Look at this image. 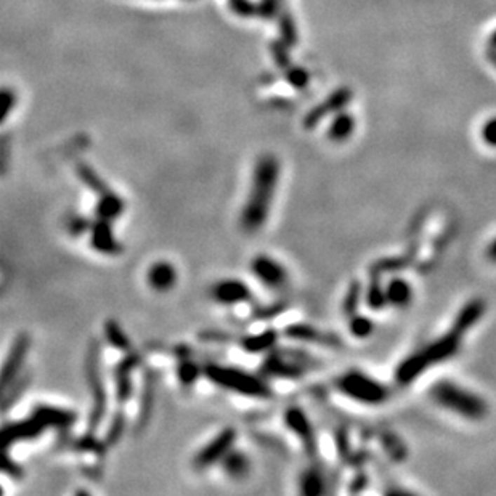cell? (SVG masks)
I'll return each mask as SVG.
<instances>
[{"instance_id": "obj_26", "label": "cell", "mask_w": 496, "mask_h": 496, "mask_svg": "<svg viewBox=\"0 0 496 496\" xmlns=\"http://www.w3.org/2000/svg\"><path fill=\"white\" fill-rule=\"evenodd\" d=\"M127 431V416L124 413V408L119 406L118 410L114 411L113 417H111L107 434H105V447H114L121 442V438L124 437V434Z\"/></svg>"}, {"instance_id": "obj_9", "label": "cell", "mask_w": 496, "mask_h": 496, "mask_svg": "<svg viewBox=\"0 0 496 496\" xmlns=\"http://www.w3.org/2000/svg\"><path fill=\"white\" fill-rule=\"evenodd\" d=\"M283 424L295 438H299L307 456L315 458L319 453V443H316V434L309 415L300 406L289 405L283 411Z\"/></svg>"}, {"instance_id": "obj_37", "label": "cell", "mask_w": 496, "mask_h": 496, "mask_svg": "<svg viewBox=\"0 0 496 496\" xmlns=\"http://www.w3.org/2000/svg\"><path fill=\"white\" fill-rule=\"evenodd\" d=\"M483 142L488 143L490 147H496V118L485 122L482 129Z\"/></svg>"}, {"instance_id": "obj_35", "label": "cell", "mask_w": 496, "mask_h": 496, "mask_svg": "<svg viewBox=\"0 0 496 496\" xmlns=\"http://www.w3.org/2000/svg\"><path fill=\"white\" fill-rule=\"evenodd\" d=\"M286 307H288L286 302H275V304H270V305H257V307L254 309L253 315H254V319H257V320H270V319H275V316L283 314V311L286 310Z\"/></svg>"}, {"instance_id": "obj_3", "label": "cell", "mask_w": 496, "mask_h": 496, "mask_svg": "<svg viewBox=\"0 0 496 496\" xmlns=\"http://www.w3.org/2000/svg\"><path fill=\"white\" fill-rule=\"evenodd\" d=\"M204 377L210 384L220 387L227 392L241 395V397L253 400H272L275 397L273 389L267 379L262 375H255L243 370L239 366L222 365V363H206Z\"/></svg>"}, {"instance_id": "obj_10", "label": "cell", "mask_w": 496, "mask_h": 496, "mask_svg": "<svg viewBox=\"0 0 496 496\" xmlns=\"http://www.w3.org/2000/svg\"><path fill=\"white\" fill-rule=\"evenodd\" d=\"M250 273L262 286L270 291H281L288 286L289 273L280 260L269 254H257L250 260Z\"/></svg>"}, {"instance_id": "obj_14", "label": "cell", "mask_w": 496, "mask_h": 496, "mask_svg": "<svg viewBox=\"0 0 496 496\" xmlns=\"http://www.w3.org/2000/svg\"><path fill=\"white\" fill-rule=\"evenodd\" d=\"M31 336L27 333H18L13 339L7 358L4 361L2 368V389L12 384L16 377L23 375V368L27 360V355L31 352Z\"/></svg>"}, {"instance_id": "obj_32", "label": "cell", "mask_w": 496, "mask_h": 496, "mask_svg": "<svg viewBox=\"0 0 496 496\" xmlns=\"http://www.w3.org/2000/svg\"><path fill=\"white\" fill-rule=\"evenodd\" d=\"M360 299H361V286L358 283H352L349 286L347 293H345V297H344V302H342L344 314L347 316L355 315L356 310H358Z\"/></svg>"}, {"instance_id": "obj_13", "label": "cell", "mask_w": 496, "mask_h": 496, "mask_svg": "<svg viewBox=\"0 0 496 496\" xmlns=\"http://www.w3.org/2000/svg\"><path fill=\"white\" fill-rule=\"evenodd\" d=\"M142 363L140 355L132 352L126 354L122 358L116 363L113 370L114 377V398L118 402V406L124 408L126 403H129V400L133 395V379L132 375Z\"/></svg>"}, {"instance_id": "obj_27", "label": "cell", "mask_w": 496, "mask_h": 496, "mask_svg": "<svg viewBox=\"0 0 496 496\" xmlns=\"http://www.w3.org/2000/svg\"><path fill=\"white\" fill-rule=\"evenodd\" d=\"M31 384V376L29 375H21L20 377H16L12 384H8L7 387H4V398H2V411L7 413V411L12 408V405H15L18 400L23 397V394L26 392V389L29 387Z\"/></svg>"}, {"instance_id": "obj_19", "label": "cell", "mask_w": 496, "mask_h": 496, "mask_svg": "<svg viewBox=\"0 0 496 496\" xmlns=\"http://www.w3.org/2000/svg\"><path fill=\"white\" fill-rule=\"evenodd\" d=\"M31 413H34L39 420H41L43 424L48 429H58V431H66L76 424L77 421V413L69 408H61V406L55 405H36L32 408Z\"/></svg>"}, {"instance_id": "obj_17", "label": "cell", "mask_w": 496, "mask_h": 496, "mask_svg": "<svg viewBox=\"0 0 496 496\" xmlns=\"http://www.w3.org/2000/svg\"><path fill=\"white\" fill-rule=\"evenodd\" d=\"M178 272L169 260H156L147 270V284L149 289L158 294L170 293L177 286Z\"/></svg>"}, {"instance_id": "obj_16", "label": "cell", "mask_w": 496, "mask_h": 496, "mask_svg": "<svg viewBox=\"0 0 496 496\" xmlns=\"http://www.w3.org/2000/svg\"><path fill=\"white\" fill-rule=\"evenodd\" d=\"M281 334L293 342L316 344L323 345V347H339L341 345V339L336 334L319 330V328L309 325V323H291V325L284 328Z\"/></svg>"}, {"instance_id": "obj_36", "label": "cell", "mask_w": 496, "mask_h": 496, "mask_svg": "<svg viewBox=\"0 0 496 496\" xmlns=\"http://www.w3.org/2000/svg\"><path fill=\"white\" fill-rule=\"evenodd\" d=\"M2 472L5 474V476H8V477H12V478H21V477H23V467H21L18 462L10 458V455L7 453V450H4Z\"/></svg>"}, {"instance_id": "obj_28", "label": "cell", "mask_w": 496, "mask_h": 496, "mask_svg": "<svg viewBox=\"0 0 496 496\" xmlns=\"http://www.w3.org/2000/svg\"><path fill=\"white\" fill-rule=\"evenodd\" d=\"M77 177H79V180L86 185L88 189H91L92 193H95L98 196V194H102L105 192H108L109 187L107 185V182L103 180L102 177H100L97 172H95L91 166L87 164H79L77 166Z\"/></svg>"}, {"instance_id": "obj_18", "label": "cell", "mask_w": 496, "mask_h": 496, "mask_svg": "<svg viewBox=\"0 0 496 496\" xmlns=\"http://www.w3.org/2000/svg\"><path fill=\"white\" fill-rule=\"evenodd\" d=\"M156 386H158V376L153 371H147L143 376V386L140 394V403H138V415L135 421V432H143L152 421L154 403H156Z\"/></svg>"}, {"instance_id": "obj_5", "label": "cell", "mask_w": 496, "mask_h": 496, "mask_svg": "<svg viewBox=\"0 0 496 496\" xmlns=\"http://www.w3.org/2000/svg\"><path fill=\"white\" fill-rule=\"evenodd\" d=\"M102 349L100 342L93 339L88 344L86 360H83V377H86L88 392H91L92 408L87 416V434L95 436L98 427L107 416L108 410V394L105 386V376L102 373V358H100Z\"/></svg>"}, {"instance_id": "obj_30", "label": "cell", "mask_w": 496, "mask_h": 496, "mask_svg": "<svg viewBox=\"0 0 496 496\" xmlns=\"http://www.w3.org/2000/svg\"><path fill=\"white\" fill-rule=\"evenodd\" d=\"M354 130V119L350 116H339V118L334 121V124L330 129V138L334 142H342L347 140L350 137V133Z\"/></svg>"}, {"instance_id": "obj_11", "label": "cell", "mask_w": 496, "mask_h": 496, "mask_svg": "<svg viewBox=\"0 0 496 496\" xmlns=\"http://www.w3.org/2000/svg\"><path fill=\"white\" fill-rule=\"evenodd\" d=\"M210 299L220 307H236V305L253 302L254 294L246 281L239 278H224L213 284Z\"/></svg>"}, {"instance_id": "obj_1", "label": "cell", "mask_w": 496, "mask_h": 496, "mask_svg": "<svg viewBox=\"0 0 496 496\" xmlns=\"http://www.w3.org/2000/svg\"><path fill=\"white\" fill-rule=\"evenodd\" d=\"M278 180H280V163L275 156L265 154L255 163L249 193L239 214V227L243 232L257 233L267 224L275 199Z\"/></svg>"}, {"instance_id": "obj_7", "label": "cell", "mask_w": 496, "mask_h": 496, "mask_svg": "<svg viewBox=\"0 0 496 496\" xmlns=\"http://www.w3.org/2000/svg\"><path fill=\"white\" fill-rule=\"evenodd\" d=\"M336 389L344 397L366 405L382 403L387 398V389L360 371H349L336 379Z\"/></svg>"}, {"instance_id": "obj_21", "label": "cell", "mask_w": 496, "mask_h": 496, "mask_svg": "<svg viewBox=\"0 0 496 496\" xmlns=\"http://www.w3.org/2000/svg\"><path fill=\"white\" fill-rule=\"evenodd\" d=\"M219 466L222 467V472L228 478H232V481H243V478L249 476L250 469H253V462H250L249 455L236 447L228 451V455L220 461Z\"/></svg>"}, {"instance_id": "obj_23", "label": "cell", "mask_w": 496, "mask_h": 496, "mask_svg": "<svg viewBox=\"0 0 496 496\" xmlns=\"http://www.w3.org/2000/svg\"><path fill=\"white\" fill-rule=\"evenodd\" d=\"M204 376V366L194 361L192 356L182 355L175 365V377L178 386L183 389H192Z\"/></svg>"}, {"instance_id": "obj_6", "label": "cell", "mask_w": 496, "mask_h": 496, "mask_svg": "<svg viewBox=\"0 0 496 496\" xmlns=\"http://www.w3.org/2000/svg\"><path fill=\"white\" fill-rule=\"evenodd\" d=\"M432 398L450 411L467 420H482L487 415V403L478 395L456 386L453 382H440L431 390Z\"/></svg>"}, {"instance_id": "obj_29", "label": "cell", "mask_w": 496, "mask_h": 496, "mask_svg": "<svg viewBox=\"0 0 496 496\" xmlns=\"http://www.w3.org/2000/svg\"><path fill=\"white\" fill-rule=\"evenodd\" d=\"M387 295V302L395 305V307H403L410 302L411 299V289L408 286V283H405L402 280H394L389 283V286L386 289Z\"/></svg>"}, {"instance_id": "obj_8", "label": "cell", "mask_w": 496, "mask_h": 496, "mask_svg": "<svg viewBox=\"0 0 496 496\" xmlns=\"http://www.w3.org/2000/svg\"><path fill=\"white\" fill-rule=\"evenodd\" d=\"M238 432L235 427H224L215 437L209 440L203 448L198 450V453L193 458V467L196 471H206L209 467L220 464V461L228 455V451L236 447Z\"/></svg>"}, {"instance_id": "obj_12", "label": "cell", "mask_w": 496, "mask_h": 496, "mask_svg": "<svg viewBox=\"0 0 496 496\" xmlns=\"http://www.w3.org/2000/svg\"><path fill=\"white\" fill-rule=\"evenodd\" d=\"M47 426L39 420V417L31 413L27 417H23L20 421L5 422L2 427V445L4 450H10L15 447L16 443L29 442V440H36L42 437L47 431Z\"/></svg>"}, {"instance_id": "obj_24", "label": "cell", "mask_w": 496, "mask_h": 496, "mask_svg": "<svg viewBox=\"0 0 496 496\" xmlns=\"http://www.w3.org/2000/svg\"><path fill=\"white\" fill-rule=\"evenodd\" d=\"M103 336L109 347L119 350L122 354H129L133 350L130 337L127 336V333L124 331V328L119 325V321H116L113 319H108L105 321Z\"/></svg>"}, {"instance_id": "obj_31", "label": "cell", "mask_w": 496, "mask_h": 496, "mask_svg": "<svg viewBox=\"0 0 496 496\" xmlns=\"http://www.w3.org/2000/svg\"><path fill=\"white\" fill-rule=\"evenodd\" d=\"M92 222H93L92 219H88V217L81 214L69 215L68 220H66V230H68V233L72 238H79L87 235V233L91 232Z\"/></svg>"}, {"instance_id": "obj_33", "label": "cell", "mask_w": 496, "mask_h": 496, "mask_svg": "<svg viewBox=\"0 0 496 496\" xmlns=\"http://www.w3.org/2000/svg\"><path fill=\"white\" fill-rule=\"evenodd\" d=\"M373 328H375V325H373V321L368 320L366 316L356 315V314L350 316L349 330L352 333V336L358 339H365L373 333Z\"/></svg>"}, {"instance_id": "obj_38", "label": "cell", "mask_w": 496, "mask_h": 496, "mask_svg": "<svg viewBox=\"0 0 496 496\" xmlns=\"http://www.w3.org/2000/svg\"><path fill=\"white\" fill-rule=\"evenodd\" d=\"M487 255H488V257H490V260H493V262H496V239H495V241L492 243V244H490V246H488V250H487Z\"/></svg>"}, {"instance_id": "obj_34", "label": "cell", "mask_w": 496, "mask_h": 496, "mask_svg": "<svg viewBox=\"0 0 496 496\" xmlns=\"http://www.w3.org/2000/svg\"><path fill=\"white\" fill-rule=\"evenodd\" d=\"M366 302L371 309H381L384 304L387 302V295L386 291H382L381 284L377 281V276L373 278V281L370 284L366 291Z\"/></svg>"}, {"instance_id": "obj_25", "label": "cell", "mask_w": 496, "mask_h": 496, "mask_svg": "<svg viewBox=\"0 0 496 496\" xmlns=\"http://www.w3.org/2000/svg\"><path fill=\"white\" fill-rule=\"evenodd\" d=\"M325 476L320 469L316 467H307L302 474L299 476V493L300 495H307V496H315L325 492Z\"/></svg>"}, {"instance_id": "obj_15", "label": "cell", "mask_w": 496, "mask_h": 496, "mask_svg": "<svg viewBox=\"0 0 496 496\" xmlns=\"http://www.w3.org/2000/svg\"><path fill=\"white\" fill-rule=\"evenodd\" d=\"M88 246L100 255L116 257L122 254V244L114 233L113 222L95 217L88 232Z\"/></svg>"}, {"instance_id": "obj_2", "label": "cell", "mask_w": 496, "mask_h": 496, "mask_svg": "<svg viewBox=\"0 0 496 496\" xmlns=\"http://www.w3.org/2000/svg\"><path fill=\"white\" fill-rule=\"evenodd\" d=\"M485 310V305L482 300H472L466 305L464 309L460 311L458 319L455 320L453 330L448 334H445L443 337H440L437 342L427 345L426 349H422L421 352L410 356L408 360H405L397 370V379L402 384H408L413 381L416 376H420L422 371H426L429 366L434 363H438L448 356L453 355L460 347L461 337L464 336V333L469 330L472 325H476L481 319Z\"/></svg>"}, {"instance_id": "obj_4", "label": "cell", "mask_w": 496, "mask_h": 496, "mask_svg": "<svg viewBox=\"0 0 496 496\" xmlns=\"http://www.w3.org/2000/svg\"><path fill=\"white\" fill-rule=\"evenodd\" d=\"M320 363L314 356L297 347H276L265 355L259 366V375L267 381H299Z\"/></svg>"}, {"instance_id": "obj_22", "label": "cell", "mask_w": 496, "mask_h": 496, "mask_svg": "<svg viewBox=\"0 0 496 496\" xmlns=\"http://www.w3.org/2000/svg\"><path fill=\"white\" fill-rule=\"evenodd\" d=\"M93 210L97 219L116 222L118 219H121L122 214H124L126 201L119 196L118 193L108 189V192L98 194V201L95 204Z\"/></svg>"}, {"instance_id": "obj_20", "label": "cell", "mask_w": 496, "mask_h": 496, "mask_svg": "<svg viewBox=\"0 0 496 496\" xmlns=\"http://www.w3.org/2000/svg\"><path fill=\"white\" fill-rule=\"evenodd\" d=\"M278 341H280V333L269 328V330L239 337L238 344L243 352L249 355H267L278 347Z\"/></svg>"}]
</instances>
